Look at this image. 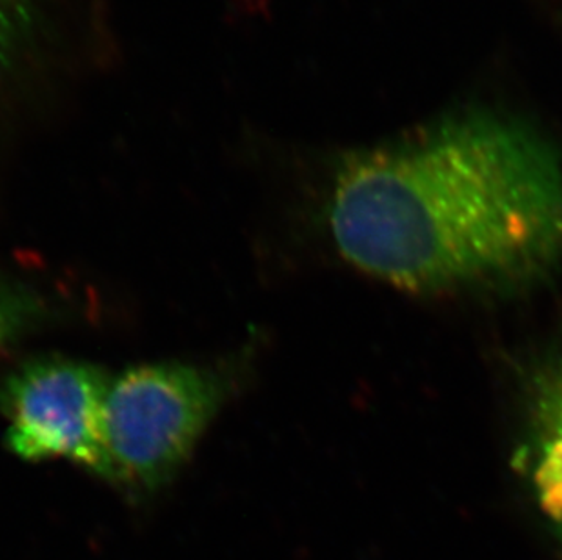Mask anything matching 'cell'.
<instances>
[{
	"label": "cell",
	"mask_w": 562,
	"mask_h": 560,
	"mask_svg": "<svg viewBox=\"0 0 562 560\" xmlns=\"http://www.w3.org/2000/svg\"><path fill=\"white\" fill-rule=\"evenodd\" d=\"M234 387L232 368L157 362L112 379L104 412L108 481L137 495L181 470Z\"/></svg>",
	"instance_id": "7a4b0ae2"
},
{
	"label": "cell",
	"mask_w": 562,
	"mask_h": 560,
	"mask_svg": "<svg viewBox=\"0 0 562 560\" xmlns=\"http://www.w3.org/2000/svg\"><path fill=\"white\" fill-rule=\"evenodd\" d=\"M112 377L68 357H37L0 387L5 445L26 460L68 459L108 481L104 412Z\"/></svg>",
	"instance_id": "3957f363"
},
{
	"label": "cell",
	"mask_w": 562,
	"mask_h": 560,
	"mask_svg": "<svg viewBox=\"0 0 562 560\" xmlns=\"http://www.w3.org/2000/svg\"><path fill=\"white\" fill-rule=\"evenodd\" d=\"M38 24V0H0V79L21 60Z\"/></svg>",
	"instance_id": "8992f818"
},
{
	"label": "cell",
	"mask_w": 562,
	"mask_h": 560,
	"mask_svg": "<svg viewBox=\"0 0 562 560\" xmlns=\"http://www.w3.org/2000/svg\"><path fill=\"white\" fill-rule=\"evenodd\" d=\"M533 486L562 539V354L542 368L533 393Z\"/></svg>",
	"instance_id": "277c9868"
},
{
	"label": "cell",
	"mask_w": 562,
	"mask_h": 560,
	"mask_svg": "<svg viewBox=\"0 0 562 560\" xmlns=\"http://www.w3.org/2000/svg\"><path fill=\"white\" fill-rule=\"evenodd\" d=\"M46 304L38 293L0 277V354L43 324Z\"/></svg>",
	"instance_id": "5b68a950"
},
{
	"label": "cell",
	"mask_w": 562,
	"mask_h": 560,
	"mask_svg": "<svg viewBox=\"0 0 562 560\" xmlns=\"http://www.w3.org/2000/svg\"><path fill=\"white\" fill-rule=\"evenodd\" d=\"M329 226L346 260L420 293L512 288L562 266V166L526 122L462 110L340 159Z\"/></svg>",
	"instance_id": "6da1fadb"
}]
</instances>
